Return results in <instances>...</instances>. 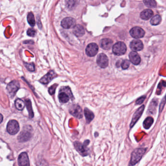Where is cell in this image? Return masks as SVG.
I'll list each match as a JSON object with an SVG mask.
<instances>
[{"mask_svg":"<svg viewBox=\"0 0 166 166\" xmlns=\"http://www.w3.org/2000/svg\"><path fill=\"white\" fill-rule=\"evenodd\" d=\"M147 148H139L135 149L130 156L129 166H134L140 161L147 151Z\"/></svg>","mask_w":166,"mask_h":166,"instance_id":"cell-1","label":"cell"},{"mask_svg":"<svg viewBox=\"0 0 166 166\" xmlns=\"http://www.w3.org/2000/svg\"><path fill=\"white\" fill-rule=\"evenodd\" d=\"M19 125L16 120H11L8 123L6 130L10 135H16L19 131Z\"/></svg>","mask_w":166,"mask_h":166,"instance_id":"cell-2","label":"cell"},{"mask_svg":"<svg viewBox=\"0 0 166 166\" xmlns=\"http://www.w3.org/2000/svg\"><path fill=\"white\" fill-rule=\"evenodd\" d=\"M127 47L126 45L123 42H117L113 46V52L115 55L121 56L126 52Z\"/></svg>","mask_w":166,"mask_h":166,"instance_id":"cell-3","label":"cell"},{"mask_svg":"<svg viewBox=\"0 0 166 166\" xmlns=\"http://www.w3.org/2000/svg\"><path fill=\"white\" fill-rule=\"evenodd\" d=\"M20 85L19 82L17 80H13L8 84L6 89L11 97L14 96L20 88Z\"/></svg>","mask_w":166,"mask_h":166,"instance_id":"cell-4","label":"cell"},{"mask_svg":"<svg viewBox=\"0 0 166 166\" xmlns=\"http://www.w3.org/2000/svg\"><path fill=\"white\" fill-rule=\"evenodd\" d=\"M89 140L85 141L83 144H81L79 142H75L74 145L77 150L82 154V156H86L88 154L87 146L89 144Z\"/></svg>","mask_w":166,"mask_h":166,"instance_id":"cell-5","label":"cell"},{"mask_svg":"<svg viewBox=\"0 0 166 166\" xmlns=\"http://www.w3.org/2000/svg\"><path fill=\"white\" fill-rule=\"evenodd\" d=\"M130 33L132 37L135 39H140L144 37L145 32L142 28L139 27H135L131 29Z\"/></svg>","mask_w":166,"mask_h":166,"instance_id":"cell-6","label":"cell"},{"mask_svg":"<svg viewBox=\"0 0 166 166\" xmlns=\"http://www.w3.org/2000/svg\"><path fill=\"white\" fill-rule=\"evenodd\" d=\"M144 109H145V106H141V107L137 110L134 114V116L132 118V121L130 122V128L134 127V125L136 124L137 121L139 120V119L141 117L142 114L143 112H144Z\"/></svg>","mask_w":166,"mask_h":166,"instance_id":"cell-7","label":"cell"},{"mask_svg":"<svg viewBox=\"0 0 166 166\" xmlns=\"http://www.w3.org/2000/svg\"><path fill=\"white\" fill-rule=\"evenodd\" d=\"M108 57L104 53L100 54L97 57V64L102 68H106L108 65Z\"/></svg>","mask_w":166,"mask_h":166,"instance_id":"cell-8","label":"cell"},{"mask_svg":"<svg viewBox=\"0 0 166 166\" xmlns=\"http://www.w3.org/2000/svg\"><path fill=\"white\" fill-rule=\"evenodd\" d=\"M61 25L65 29H69L74 27L76 26V21L72 17H67L62 20L61 22Z\"/></svg>","mask_w":166,"mask_h":166,"instance_id":"cell-9","label":"cell"},{"mask_svg":"<svg viewBox=\"0 0 166 166\" xmlns=\"http://www.w3.org/2000/svg\"><path fill=\"white\" fill-rule=\"evenodd\" d=\"M98 50V46L96 43H91L88 45L86 48V53L88 56L92 57L97 54Z\"/></svg>","mask_w":166,"mask_h":166,"instance_id":"cell-10","label":"cell"},{"mask_svg":"<svg viewBox=\"0 0 166 166\" xmlns=\"http://www.w3.org/2000/svg\"><path fill=\"white\" fill-rule=\"evenodd\" d=\"M69 112L72 116L78 119H81L83 116L82 108L78 105L75 104L72 106L69 109Z\"/></svg>","mask_w":166,"mask_h":166,"instance_id":"cell-11","label":"cell"},{"mask_svg":"<svg viewBox=\"0 0 166 166\" xmlns=\"http://www.w3.org/2000/svg\"><path fill=\"white\" fill-rule=\"evenodd\" d=\"M18 164L19 166H30L29 160L27 153H21L18 159Z\"/></svg>","mask_w":166,"mask_h":166,"instance_id":"cell-12","label":"cell"},{"mask_svg":"<svg viewBox=\"0 0 166 166\" xmlns=\"http://www.w3.org/2000/svg\"><path fill=\"white\" fill-rule=\"evenodd\" d=\"M130 46L132 50L134 52H137L142 50L143 49L144 45L141 40H134L130 42Z\"/></svg>","mask_w":166,"mask_h":166,"instance_id":"cell-13","label":"cell"},{"mask_svg":"<svg viewBox=\"0 0 166 166\" xmlns=\"http://www.w3.org/2000/svg\"><path fill=\"white\" fill-rule=\"evenodd\" d=\"M56 76V74L55 73V72L54 71H50L40 79V82L43 84H46L51 81Z\"/></svg>","mask_w":166,"mask_h":166,"instance_id":"cell-14","label":"cell"},{"mask_svg":"<svg viewBox=\"0 0 166 166\" xmlns=\"http://www.w3.org/2000/svg\"><path fill=\"white\" fill-rule=\"evenodd\" d=\"M129 58L130 62L135 65H138L141 61L139 55L136 52L132 51L129 54Z\"/></svg>","mask_w":166,"mask_h":166,"instance_id":"cell-15","label":"cell"},{"mask_svg":"<svg viewBox=\"0 0 166 166\" xmlns=\"http://www.w3.org/2000/svg\"><path fill=\"white\" fill-rule=\"evenodd\" d=\"M73 33L77 37H82L85 34V29L82 25L77 24L73 28Z\"/></svg>","mask_w":166,"mask_h":166,"instance_id":"cell-16","label":"cell"},{"mask_svg":"<svg viewBox=\"0 0 166 166\" xmlns=\"http://www.w3.org/2000/svg\"><path fill=\"white\" fill-rule=\"evenodd\" d=\"M113 40L110 39H103L100 42V46L104 50H109L111 48L113 45Z\"/></svg>","mask_w":166,"mask_h":166,"instance_id":"cell-17","label":"cell"},{"mask_svg":"<svg viewBox=\"0 0 166 166\" xmlns=\"http://www.w3.org/2000/svg\"><path fill=\"white\" fill-rule=\"evenodd\" d=\"M153 11L151 9H145L140 13V18L144 20H148L153 16Z\"/></svg>","mask_w":166,"mask_h":166,"instance_id":"cell-18","label":"cell"},{"mask_svg":"<svg viewBox=\"0 0 166 166\" xmlns=\"http://www.w3.org/2000/svg\"><path fill=\"white\" fill-rule=\"evenodd\" d=\"M31 137V134L27 131H22L18 137V140L20 142H24L29 139Z\"/></svg>","mask_w":166,"mask_h":166,"instance_id":"cell-19","label":"cell"},{"mask_svg":"<svg viewBox=\"0 0 166 166\" xmlns=\"http://www.w3.org/2000/svg\"><path fill=\"white\" fill-rule=\"evenodd\" d=\"M70 96L65 92L61 91L59 95V99L61 103H65L68 102L70 99Z\"/></svg>","mask_w":166,"mask_h":166,"instance_id":"cell-20","label":"cell"},{"mask_svg":"<svg viewBox=\"0 0 166 166\" xmlns=\"http://www.w3.org/2000/svg\"><path fill=\"white\" fill-rule=\"evenodd\" d=\"M84 113L85 116L86 117L87 122V123L90 122L93 119L95 116L93 113L88 108H85Z\"/></svg>","mask_w":166,"mask_h":166,"instance_id":"cell-21","label":"cell"},{"mask_svg":"<svg viewBox=\"0 0 166 166\" xmlns=\"http://www.w3.org/2000/svg\"><path fill=\"white\" fill-rule=\"evenodd\" d=\"M153 123V117L148 116L145 119L144 122H143V126L145 129H149L151 127Z\"/></svg>","mask_w":166,"mask_h":166,"instance_id":"cell-22","label":"cell"},{"mask_svg":"<svg viewBox=\"0 0 166 166\" xmlns=\"http://www.w3.org/2000/svg\"><path fill=\"white\" fill-rule=\"evenodd\" d=\"M15 105L16 108L18 110H20V111H22L25 107V103H24V101L22 100V99H19V98H18L15 100Z\"/></svg>","mask_w":166,"mask_h":166,"instance_id":"cell-23","label":"cell"},{"mask_svg":"<svg viewBox=\"0 0 166 166\" xmlns=\"http://www.w3.org/2000/svg\"><path fill=\"white\" fill-rule=\"evenodd\" d=\"M27 19L28 24L31 27H34L35 25V20L34 16L32 12H29L27 15Z\"/></svg>","mask_w":166,"mask_h":166,"instance_id":"cell-24","label":"cell"},{"mask_svg":"<svg viewBox=\"0 0 166 166\" xmlns=\"http://www.w3.org/2000/svg\"><path fill=\"white\" fill-rule=\"evenodd\" d=\"M25 104H26V106H27V109L28 110L30 117L32 118L34 116V113H33V111L31 101L29 99H26L25 100Z\"/></svg>","mask_w":166,"mask_h":166,"instance_id":"cell-25","label":"cell"},{"mask_svg":"<svg viewBox=\"0 0 166 166\" xmlns=\"http://www.w3.org/2000/svg\"><path fill=\"white\" fill-rule=\"evenodd\" d=\"M161 22V17L160 15H156L153 17L151 20V24L153 25H157Z\"/></svg>","mask_w":166,"mask_h":166,"instance_id":"cell-26","label":"cell"},{"mask_svg":"<svg viewBox=\"0 0 166 166\" xmlns=\"http://www.w3.org/2000/svg\"><path fill=\"white\" fill-rule=\"evenodd\" d=\"M143 2L146 6L149 7V8H154L156 6V1H153V0L144 1Z\"/></svg>","mask_w":166,"mask_h":166,"instance_id":"cell-27","label":"cell"},{"mask_svg":"<svg viewBox=\"0 0 166 166\" xmlns=\"http://www.w3.org/2000/svg\"><path fill=\"white\" fill-rule=\"evenodd\" d=\"M130 65V61L128 59H125L122 62L121 67L123 69L125 70L129 68Z\"/></svg>","mask_w":166,"mask_h":166,"instance_id":"cell-28","label":"cell"},{"mask_svg":"<svg viewBox=\"0 0 166 166\" xmlns=\"http://www.w3.org/2000/svg\"><path fill=\"white\" fill-rule=\"evenodd\" d=\"M24 65L26 67L27 70L29 71H35V65L34 63H24Z\"/></svg>","mask_w":166,"mask_h":166,"instance_id":"cell-29","label":"cell"},{"mask_svg":"<svg viewBox=\"0 0 166 166\" xmlns=\"http://www.w3.org/2000/svg\"><path fill=\"white\" fill-rule=\"evenodd\" d=\"M36 31L33 28H29L27 31V34L30 37H34L36 35Z\"/></svg>","mask_w":166,"mask_h":166,"instance_id":"cell-30","label":"cell"},{"mask_svg":"<svg viewBox=\"0 0 166 166\" xmlns=\"http://www.w3.org/2000/svg\"><path fill=\"white\" fill-rule=\"evenodd\" d=\"M57 85H58L55 84L53 85L52 86H51L49 88V89H48V92L50 95H53L54 93H55L56 89L57 87Z\"/></svg>","mask_w":166,"mask_h":166,"instance_id":"cell-31","label":"cell"},{"mask_svg":"<svg viewBox=\"0 0 166 166\" xmlns=\"http://www.w3.org/2000/svg\"><path fill=\"white\" fill-rule=\"evenodd\" d=\"M166 98H164L163 99V100L162 101L161 104H160V107H159V112H161L163 110L165 104L166 103Z\"/></svg>","mask_w":166,"mask_h":166,"instance_id":"cell-32","label":"cell"},{"mask_svg":"<svg viewBox=\"0 0 166 166\" xmlns=\"http://www.w3.org/2000/svg\"><path fill=\"white\" fill-rule=\"evenodd\" d=\"M145 96H142L141 98H138L136 101V104H138V105L142 104L144 102V100H145Z\"/></svg>","mask_w":166,"mask_h":166,"instance_id":"cell-33","label":"cell"},{"mask_svg":"<svg viewBox=\"0 0 166 166\" xmlns=\"http://www.w3.org/2000/svg\"><path fill=\"white\" fill-rule=\"evenodd\" d=\"M2 120H3V116H2V114H1V122H2Z\"/></svg>","mask_w":166,"mask_h":166,"instance_id":"cell-34","label":"cell"}]
</instances>
